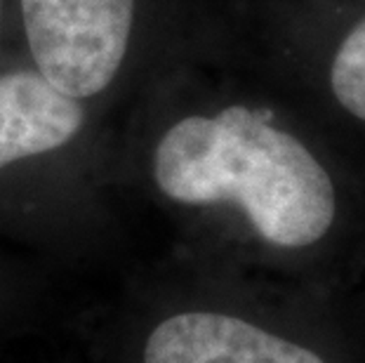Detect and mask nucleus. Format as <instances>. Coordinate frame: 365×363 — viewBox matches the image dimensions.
Wrapping results in <instances>:
<instances>
[{
  "label": "nucleus",
  "mask_w": 365,
  "mask_h": 363,
  "mask_svg": "<svg viewBox=\"0 0 365 363\" xmlns=\"http://www.w3.org/2000/svg\"><path fill=\"white\" fill-rule=\"evenodd\" d=\"M118 189L170 218L231 215L269 250L323 241L337 215L330 173L267 106L173 109L151 97L115 151Z\"/></svg>",
  "instance_id": "obj_1"
},
{
  "label": "nucleus",
  "mask_w": 365,
  "mask_h": 363,
  "mask_svg": "<svg viewBox=\"0 0 365 363\" xmlns=\"http://www.w3.org/2000/svg\"><path fill=\"white\" fill-rule=\"evenodd\" d=\"M104 113L29 61L0 68V236L57 260L95 252L118 189Z\"/></svg>",
  "instance_id": "obj_2"
},
{
  "label": "nucleus",
  "mask_w": 365,
  "mask_h": 363,
  "mask_svg": "<svg viewBox=\"0 0 365 363\" xmlns=\"http://www.w3.org/2000/svg\"><path fill=\"white\" fill-rule=\"evenodd\" d=\"M90 363H328L267 321L198 297L175 265L137 267L88 314Z\"/></svg>",
  "instance_id": "obj_3"
},
{
  "label": "nucleus",
  "mask_w": 365,
  "mask_h": 363,
  "mask_svg": "<svg viewBox=\"0 0 365 363\" xmlns=\"http://www.w3.org/2000/svg\"><path fill=\"white\" fill-rule=\"evenodd\" d=\"M26 61L64 95L106 111L149 48L153 0H12Z\"/></svg>",
  "instance_id": "obj_4"
},
{
  "label": "nucleus",
  "mask_w": 365,
  "mask_h": 363,
  "mask_svg": "<svg viewBox=\"0 0 365 363\" xmlns=\"http://www.w3.org/2000/svg\"><path fill=\"white\" fill-rule=\"evenodd\" d=\"M43 285L38 276L0 257V344L34 323Z\"/></svg>",
  "instance_id": "obj_5"
},
{
  "label": "nucleus",
  "mask_w": 365,
  "mask_h": 363,
  "mask_svg": "<svg viewBox=\"0 0 365 363\" xmlns=\"http://www.w3.org/2000/svg\"><path fill=\"white\" fill-rule=\"evenodd\" d=\"M330 85L337 102L356 118L365 121V19L339 45Z\"/></svg>",
  "instance_id": "obj_6"
},
{
  "label": "nucleus",
  "mask_w": 365,
  "mask_h": 363,
  "mask_svg": "<svg viewBox=\"0 0 365 363\" xmlns=\"http://www.w3.org/2000/svg\"><path fill=\"white\" fill-rule=\"evenodd\" d=\"M10 14H12V0H0V38H3L5 21L10 19Z\"/></svg>",
  "instance_id": "obj_7"
}]
</instances>
